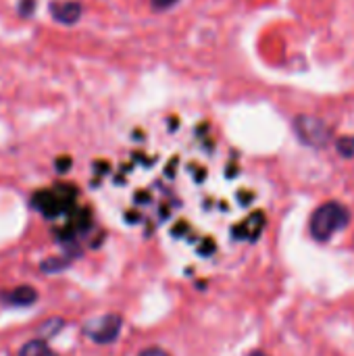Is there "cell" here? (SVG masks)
I'll return each mask as SVG.
<instances>
[{"label": "cell", "mask_w": 354, "mask_h": 356, "mask_svg": "<svg viewBox=\"0 0 354 356\" xmlns=\"http://www.w3.org/2000/svg\"><path fill=\"white\" fill-rule=\"evenodd\" d=\"M152 2H154L156 8H169V6H173L177 0H152Z\"/></svg>", "instance_id": "cell-11"}, {"label": "cell", "mask_w": 354, "mask_h": 356, "mask_svg": "<svg viewBox=\"0 0 354 356\" xmlns=\"http://www.w3.org/2000/svg\"><path fill=\"white\" fill-rule=\"evenodd\" d=\"M121 327H123V319L115 313H108V315L90 319L83 325V334L96 344H113L119 338Z\"/></svg>", "instance_id": "cell-2"}, {"label": "cell", "mask_w": 354, "mask_h": 356, "mask_svg": "<svg viewBox=\"0 0 354 356\" xmlns=\"http://www.w3.org/2000/svg\"><path fill=\"white\" fill-rule=\"evenodd\" d=\"M348 211L340 202H325L311 217V236L317 242H328L334 234L348 225Z\"/></svg>", "instance_id": "cell-1"}, {"label": "cell", "mask_w": 354, "mask_h": 356, "mask_svg": "<svg viewBox=\"0 0 354 356\" xmlns=\"http://www.w3.org/2000/svg\"><path fill=\"white\" fill-rule=\"evenodd\" d=\"M296 129H298L300 138H303L307 144L323 146V144L328 142V129L323 127V123H321V121H313V119H298Z\"/></svg>", "instance_id": "cell-3"}, {"label": "cell", "mask_w": 354, "mask_h": 356, "mask_svg": "<svg viewBox=\"0 0 354 356\" xmlns=\"http://www.w3.org/2000/svg\"><path fill=\"white\" fill-rule=\"evenodd\" d=\"M138 356H169L165 350H161V348H148V350H144V353H140Z\"/></svg>", "instance_id": "cell-10"}, {"label": "cell", "mask_w": 354, "mask_h": 356, "mask_svg": "<svg viewBox=\"0 0 354 356\" xmlns=\"http://www.w3.org/2000/svg\"><path fill=\"white\" fill-rule=\"evenodd\" d=\"M52 13H54V17H56L61 23H75V21L79 19L81 8H79V4H75V2H63V4H54V6H52Z\"/></svg>", "instance_id": "cell-5"}, {"label": "cell", "mask_w": 354, "mask_h": 356, "mask_svg": "<svg viewBox=\"0 0 354 356\" xmlns=\"http://www.w3.org/2000/svg\"><path fill=\"white\" fill-rule=\"evenodd\" d=\"M340 152H342V154H346V156H353L354 140H351V138H344V140L340 142Z\"/></svg>", "instance_id": "cell-9"}, {"label": "cell", "mask_w": 354, "mask_h": 356, "mask_svg": "<svg viewBox=\"0 0 354 356\" xmlns=\"http://www.w3.org/2000/svg\"><path fill=\"white\" fill-rule=\"evenodd\" d=\"M42 271L44 273H61L63 269H67L69 267V261L67 259H61V257H52V259H48V261H44L42 265Z\"/></svg>", "instance_id": "cell-7"}, {"label": "cell", "mask_w": 354, "mask_h": 356, "mask_svg": "<svg viewBox=\"0 0 354 356\" xmlns=\"http://www.w3.org/2000/svg\"><path fill=\"white\" fill-rule=\"evenodd\" d=\"M248 356H267V355H265V353H261V350H252Z\"/></svg>", "instance_id": "cell-12"}, {"label": "cell", "mask_w": 354, "mask_h": 356, "mask_svg": "<svg viewBox=\"0 0 354 356\" xmlns=\"http://www.w3.org/2000/svg\"><path fill=\"white\" fill-rule=\"evenodd\" d=\"M19 356H58L44 340H31L27 344H23V348L19 350Z\"/></svg>", "instance_id": "cell-6"}, {"label": "cell", "mask_w": 354, "mask_h": 356, "mask_svg": "<svg viewBox=\"0 0 354 356\" xmlns=\"http://www.w3.org/2000/svg\"><path fill=\"white\" fill-rule=\"evenodd\" d=\"M63 327V319H48L46 323H44V327H42V338L40 340H46V338H50V336H54L58 330Z\"/></svg>", "instance_id": "cell-8"}, {"label": "cell", "mask_w": 354, "mask_h": 356, "mask_svg": "<svg viewBox=\"0 0 354 356\" xmlns=\"http://www.w3.org/2000/svg\"><path fill=\"white\" fill-rule=\"evenodd\" d=\"M2 300L13 307H31L38 300V292L31 286H19V288L10 290L8 294H4Z\"/></svg>", "instance_id": "cell-4"}]
</instances>
